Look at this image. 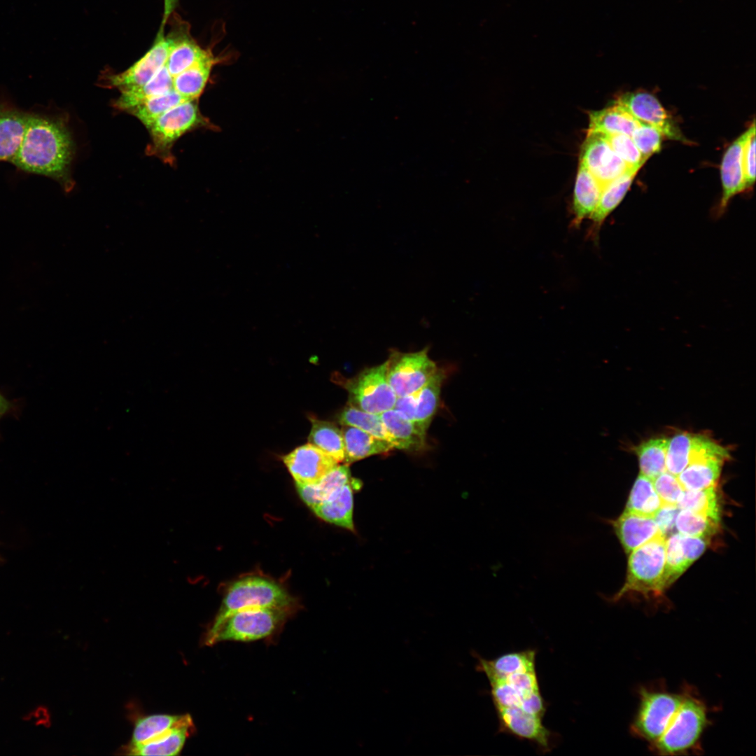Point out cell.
Returning <instances> with one entry per match:
<instances>
[{
  "label": "cell",
  "mask_w": 756,
  "mask_h": 756,
  "mask_svg": "<svg viewBox=\"0 0 756 756\" xmlns=\"http://www.w3.org/2000/svg\"><path fill=\"white\" fill-rule=\"evenodd\" d=\"M75 144L66 118L45 107L27 111L22 140L12 161L22 173L43 176L70 192Z\"/></svg>",
  "instance_id": "cell-1"
},
{
  "label": "cell",
  "mask_w": 756,
  "mask_h": 756,
  "mask_svg": "<svg viewBox=\"0 0 756 756\" xmlns=\"http://www.w3.org/2000/svg\"><path fill=\"white\" fill-rule=\"evenodd\" d=\"M682 699L669 718L660 738L650 750L660 755H688L699 752L701 736L710 724L708 709L696 690L682 689Z\"/></svg>",
  "instance_id": "cell-2"
},
{
  "label": "cell",
  "mask_w": 756,
  "mask_h": 756,
  "mask_svg": "<svg viewBox=\"0 0 756 756\" xmlns=\"http://www.w3.org/2000/svg\"><path fill=\"white\" fill-rule=\"evenodd\" d=\"M483 673L489 682L496 714L519 713L544 718L547 703L540 692L536 661L510 672Z\"/></svg>",
  "instance_id": "cell-3"
},
{
  "label": "cell",
  "mask_w": 756,
  "mask_h": 756,
  "mask_svg": "<svg viewBox=\"0 0 756 756\" xmlns=\"http://www.w3.org/2000/svg\"><path fill=\"white\" fill-rule=\"evenodd\" d=\"M294 602L284 588L265 577H243L226 589L219 610L209 628L216 627L229 615L241 609L270 608L290 611Z\"/></svg>",
  "instance_id": "cell-4"
},
{
  "label": "cell",
  "mask_w": 756,
  "mask_h": 756,
  "mask_svg": "<svg viewBox=\"0 0 756 756\" xmlns=\"http://www.w3.org/2000/svg\"><path fill=\"white\" fill-rule=\"evenodd\" d=\"M629 554L626 581L610 601L617 602L630 594L660 596L666 559L664 536L659 534Z\"/></svg>",
  "instance_id": "cell-5"
},
{
  "label": "cell",
  "mask_w": 756,
  "mask_h": 756,
  "mask_svg": "<svg viewBox=\"0 0 756 756\" xmlns=\"http://www.w3.org/2000/svg\"><path fill=\"white\" fill-rule=\"evenodd\" d=\"M290 611L270 608L237 610L218 626L209 628L204 643L213 645L226 640L248 642L269 637L283 626Z\"/></svg>",
  "instance_id": "cell-6"
},
{
  "label": "cell",
  "mask_w": 756,
  "mask_h": 756,
  "mask_svg": "<svg viewBox=\"0 0 756 756\" xmlns=\"http://www.w3.org/2000/svg\"><path fill=\"white\" fill-rule=\"evenodd\" d=\"M682 690L671 692L661 685L638 689L639 704L631 722V733L649 746L662 736L666 724L682 699Z\"/></svg>",
  "instance_id": "cell-7"
},
{
  "label": "cell",
  "mask_w": 756,
  "mask_h": 756,
  "mask_svg": "<svg viewBox=\"0 0 756 756\" xmlns=\"http://www.w3.org/2000/svg\"><path fill=\"white\" fill-rule=\"evenodd\" d=\"M206 124L197 100L179 104L159 116L148 129L151 144L146 151L165 162H173L172 148L174 142L185 133Z\"/></svg>",
  "instance_id": "cell-8"
},
{
  "label": "cell",
  "mask_w": 756,
  "mask_h": 756,
  "mask_svg": "<svg viewBox=\"0 0 756 756\" xmlns=\"http://www.w3.org/2000/svg\"><path fill=\"white\" fill-rule=\"evenodd\" d=\"M343 386L348 392V404L363 411L380 415L393 409L397 396L387 379L386 361L365 369Z\"/></svg>",
  "instance_id": "cell-9"
},
{
  "label": "cell",
  "mask_w": 756,
  "mask_h": 756,
  "mask_svg": "<svg viewBox=\"0 0 756 756\" xmlns=\"http://www.w3.org/2000/svg\"><path fill=\"white\" fill-rule=\"evenodd\" d=\"M428 348L410 353L392 351L386 361L388 382L397 398L419 391L438 369Z\"/></svg>",
  "instance_id": "cell-10"
},
{
  "label": "cell",
  "mask_w": 756,
  "mask_h": 756,
  "mask_svg": "<svg viewBox=\"0 0 756 756\" xmlns=\"http://www.w3.org/2000/svg\"><path fill=\"white\" fill-rule=\"evenodd\" d=\"M169 48L167 35L164 29H160L153 46L144 55L122 72L106 74L102 83L120 90L146 84L164 64Z\"/></svg>",
  "instance_id": "cell-11"
},
{
  "label": "cell",
  "mask_w": 756,
  "mask_h": 756,
  "mask_svg": "<svg viewBox=\"0 0 756 756\" xmlns=\"http://www.w3.org/2000/svg\"><path fill=\"white\" fill-rule=\"evenodd\" d=\"M582 164L597 180L602 189L630 169L615 153L603 134L587 132L580 155Z\"/></svg>",
  "instance_id": "cell-12"
},
{
  "label": "cell",
  "mask_w": 756,
  "mask_h": 756,
  "mask_svg": "<svg viewBox=\"0 0 756 756\" xmlns=\"http://www.w3.org/2000/svg\"><path fill=\"white\" fill-rule=\"evenodd\" d=\"M640 122L657 129L667 138L686 142L676 124L668 115L659 100L647 92H628L614 102Z\"/></svg>",
  "instance_id": "cell-13"
},
{
  "label": "cell",
  "mask_w": 756,
  "mask_h": 756,
  "mask_svg": "<svg viewBox=\"0 0 756 756\" xmlns=\"http://www.w3.org/2000/svg\"><path fill=\"white\" fill-rule=\"evenodd\" d=\"M295 484L318 482L339 463L311 443L300 446L282 458Z\"/></svg>",
  "instance_id": "cell-14"
},
{
  "label": "cell",
  "mask_w": 756,
  "mask_h": 756,
  "mask_svg": "<svg viewBox=\"0 0 756 756\" xmlns=\"http://www.w3.org/2000/svg\"><path fill=\"white\" fill-rule=\"evenodd\" d=\"M194 729L191 716L182 715L178 722L173 727L144 743H129L122 747V751L130 755H177Z\"/></svg>",
  "instance_id": "cell-15"
},
{
  "label": "cell",
  "mask_w": 756,
  "mask_h": 756,
  "mask_svg": "<svg viewBox=\"0 0 756 756\" xmlns=\"http://www.w3.org/2000/svg\"><path fill=\"white\" fill-rule=\"evenodd\" d=\"M754 130L755 120L751 126L729 146L724 155L720 169L722 185V197L720 201L722 210L734 195L746 188L743 154L746 143Z\"/></svg>",
  "instance_id": "cell-16"
},
{
  "label": "cell",
  "mask_w": 756,
  "mask_h": 756,
  "mask_svg": "<svg viewBox=\"0 0 756 756\" xmlns=\"http://www.w3.org/2000/svg\"><path fill=\"white\" fill-rule=\"evenodd\" d=\"M27 111L0 99V162L11 163L24 135Z\"/></svg>",
  "instance_id": "cell-17"
},
{
  "label": "cell",
  "mask_w": 756,
  "mask_h": 756,
  "mask_svg": "<svg viewBox=\"0 0 756 756\" xmlns=\"http://www.w3.org/2000/svg\"><path fill=\"white\" fill-rule=\"evenodd\" d=\"M609 522L612 525L626 554H629L659 534H662L654 518L643 517L626 510L617 519L609 521Z\"/></svg>",
  "instance_id": "cell-18"
},
{
  "label": "cell",
  "mask_w": 756,
  "mask_h": 756,
  "mask_svg": "<svg viewBox=\"0 0 756 756\" xmlns=\"http://www.w3.org/2000/svg\"><path fill=\"white\" fill-rule=\"evenodd\" d=\"M380 417L393 448L408 451L426 448V432L399 412L391 409L381 414Z\"/></svg>",
  "instance_id": "cell-19"
},
{
  "label": "cell",
  "mask_w": 756,
  "mask_h": 756,
  "mask_svg": "<svg viewBox=\"0 0 756 756\" xmlns=\"http://www.w3.org/2000/svg\"><path fill=\"white\" fill-rule=\"evenodd\" d=\"M353 483L354 479L314 507V514L325 522L354 531Z\"/></svg>",
  "instance_id": "cell-20"
},
{
  "label": "cell",
  "mask_w": 756,
  "mask_h": 756,
  "mask_svg": "<svg viewBox=\"0 0 756 756\" xmlns=\"http://www.w3.org/2000/svg\"><path fill=\"white\" fill-rule=\"evenodd\" d=\"M602 187L593 175L579 163L574 186L572 225L578 227L596 209Z\"/></svg>",
  "instance_id": "cell-21"
},
{
  "label": "cell",
  "mask_w": 756,
  "mask_h": 756,
  "mask_svg": "<svg viewBox=\"0 0 756 756\" xmlns=\"http://www.w3.org/2000/svg\"><path fill=\"white\" fill-rule=\"evenodd\" d=\"M345 464L368 456L387 453L393 446L387 440L379 439L356 427L342 426Z\"/></svg>",
  "instance_id": "cell-22"
},
{
  "label": "cell",
  "mask_w": 756,
  "mask_h": 756,
  "mask_svg": "<svg viewBox=\"0 0 756 756\" xmlns=\"http://www.w3.org/2000/svg\"><path fill=\"white\" fill-rule=\"evenodd\" d=\"M223 59L213 52L173 78V90L189 100H197L204 90L213 67Z\"/></svg>",
  "instance_id": "cell-23"
},
{
  "label": "cell",
  "mask_w": 756,
  "mask_h": 756,
  "mask_svg": "<svg viewBox=\"0 0 756 756\" xmlns=\"http://www.w3.org/2000/svg\"><path fill=\"white\" fill-rule=\"evenodd\" d=\"M352 479L347 464H338L316 483L295 485L301 499L312 510Z\"/></svg>",
  "instance_id": "cell-24"
},
{
  "label": "cell",
  "mask_w": 756,
  "mask_h": 756,
  "mask_svg": "<svg viewBox=\"0 0 756 756\" xmlns=\"http://www.w3.org/2000/svg\"><path fill=\"white\" fill-rule=\"evenodd\" d=\"M172 79L164 63L146 84L120 90V95L115 101L114 106L127 111L148 99L165 94L173 90Z\"/></svg>",
  "instance_id": "cell-25"
},
{
  "label": "cell",
  "mask_w": 756,
  "mask_h": 756,
  "mask_svg": "<svg viewBox=\"0 0 756 756\" xmlns=\"http://www.w3.org/2000/svg\"><path fill=\"white\" fill-rule=\"evenodd\" d=\"M587 132L631 135L640 122L616 104L589 113Z\"/></svg>",
  "instance_id": "cell-26"
},
{
  "label": "cell",
  "mask_w": 756,
  "mask_h": 756,
  "mask_svg": "<svg viewBox=\"0 0 756 756\" xmlns=\"http://www.w3.org/2000/svg\"><path fill=\"white\" fill-rule=\"evenodd\" d=\"M638 170L629 169L602 189L598 204L590 216L593 231L600 228L607 216L622 202Z\"/></svg>",
  "instance_id": "cell-27"
},
{
  "label": "cell",
  "mask_w": 756,
  "mask_h": 756,
  "mask_svg": "<svg viewBox=\"0 0 756 756\" xmlns=\"http://www.w3.org/2000/svg\"><path fill=\"white\" fill-rule=\"evenodd\" d=\"M724 460L706 458L691 463L677 475L685 490H699L715 486Z\"/></svg>",
  "instance_id": "cell-28"
},
{
  "label": "cell",
  "mask_w": 756,
  "mask_h": 756,
  "mask_svg": "<svg viewBox=\"0 0 756 756\" xmlns=\"http://www.w3.org/2000/svg\"><path fill=\"white\" fill-rule=\"evenodd\" d=\"M444 377V371L438 369L429 381L419 391L414 424L425 432L438 410Z\"/></svg>",
  "instance_id": "cell-29"
},
{
  "label": "cell",
  "mask_w": 756,
  "mask_h": 756,
  "mask_svg": "<svg viewBox=\"0 0 756 756\" xmlns=\"http://www.w3.org/2000/svg\"><path fill=\"white\" fill-rule=\"evenodd\" d=\"M312 428L308 437L309 443L333 458L338 463L344 460V445L342 433L335 424L311 419Z\"/></svg>",
  "instance_id": "cell-30"
},
{
  "label": "cell",
  "mask_w": 756,
  "mask_h": 756,
  "mask_svg": "<svg viewBox=\"0 0 756 756\" xmlns=\"http://www.w3.org/2000/svg\"><path fill=\"white\" fill-rule=\"evenodd\" d=\"M662 507V503L654 487L653 480L640 473L631 491L625 510L653 518Z\"/></svg>",
  "instance_id": "cell-31"
},
{
  "label": "cell",
  "mask_w": 756,
  "mask_h": 756,
  "mask_svg": "<svg viewBox=\"0 0 756 756\" xmlns=\"http://www.w3.org/2000/svg\"><path fill=\"white\" fill-rule=\"evenodd\" d=\"M669 439L652 438L634 448L638 456L640 474L654 479L666 471V456Z\"/></svg>",
  "instance_id": "cell-32"
},
{
  "label": "cell",
  "mask_w": 756,
  "mask_h": 756,
  "mask_svg": "<svg viewBox=\"0 0 756 756\" xmlns=\"http://www.w3.org/2000/svg\"><path fill=\"white\" fill-rule=\"evenodd\" d=\"M172 90L165 94L148 99L126 112L135 116L148 130L154 121L172 107L188 101Z\"/></svg>",
  "instance_id": "cell-33"
},
{
  "label": "cell",
  "mask_w": 756,
  "mask_h": 756,
  "mask_svg": "<svg viewBox=\"0 0 756 756\" xmlns=\"http://www.w3.org/2000/svg\"><path fill=\"white\" fill-rule=\"evenodd\" d=\"M337 420L342 426L356 427L375 438L389 442L388 435L379 414L363 411L347 403L337 416Z\"/></svg>",
  "instance_id": "cell-34"
},
{
  "label": "cell",
  "mask_w": 756,
  "mask_h": 756,
  "mask_svg": "<svg viewBox=\"0 0 756 756\" xmlns=\"http://www.w3.org/2000/svg\"><path fill=\"white\" fill-rule=\"evenodd\" d=\"M677 507L704 514L720 522V508L715 486L685 490L677 503Z\"/></svg>",
  "instance_id": "cell-35"
},
{
  "label": "cell",
  "mask_w": 756,
  "mask_h": 756,
  "mask_svg": "<svg viewBox=\"0 0 756 756\" xmlns=\"http://www.w3.org/2000/svg\"><path fill=\"white\" fill-rule=\"evenodd\" d=\"M680 542V533L671 536L666 540V559L661 589L668 588L690 566Z\"/></svg>",
  "instance_id": "cell-36"
},
{
  "label": "cell",
  "mask_w": 756,
  "mask_h": 756,
  "mask_svg": "<svg viewBox=\"0 0 756 756\" xmlns=\"http://www.w3.org/2000/svg\"><path fill=\"white\" fill-rule=\"evenodd\" d=\"M181 715L156 714L139 718L130 743H142L160 735L176 725Z\"/></svg>",
  "instance_id": "cell-37"
},
{
  "label": "cell",
  "mask_w": 756,
  "mask_h": 756,
  "mask_svg": "<svg viewBox=\"0 0 756 756\" xmlns=\"http://www.w3.org/2000/svg\"><path fill=\"white\" fill-rule=\"evenodd\" d=\"M675 526L682 535L707 538L717 532L719 522L701 513L681 510L676 515Z\"/></svg>",
  "instance_id": "cell-38"
},
{
  "label": "cell",
  "mask_w": 756,
  "mask_h": 756,
  "mask_svg": "<svg viewBox=\"0 0 756 756\" xmlns=\"http://www.w3.org/2000/svg\"><path fill=\"white\" fill-rule=\"evenodd\" d=\"M693 435L678 433L669 439L666 456V470L677 476L689 464Z\"/></svg>",
  "instance_id": "cell-39"
},
{
  "label": "cell",
  "mask_w": 756,
  "mask_h": 756,
  "mask_svg": "<svg viewBox=\"0 0 756 756\" xmlns=\"http://www.w3.org/2000/svg\"><path fill=\"white\" fill-rule=\"evenodd\" d=\"M603 134L615 153L630 169H640L646 162L630 136Z\"/></svg>",
  "instance_id": "cell-40"
},
{
  "label": "cell",
  "mask_w": 756,
  "mask_h": 756,
  "mask_svg": "<svg viewBox=\"0 0 756 756\" xmlns=\"http://www.w3.org/2000/svg\"><path fill=\"white\" fill-rule=\"evenodd\" d=\"M664 135L657 129L640 122L631 135L635 145L644 158L659 151Z\"/></svg>",
  "instance_id": "cell-41"
},
{
  "label": "cell",
  "mask_w": 756,
  "mask_h": 756,
  "mask_svg": "<svg viewBox=\"0 0 756 756\" xmlns=\"http://www.w3.org/2000/svg\"><path fill=\"white\" fill-rule=\"evenodd\" d=\"M654 487L659 496L662 506H676L685 489L677 476L667 470L653 479Z\"/></svg>",
  "instance_id": "cell-42"
},
{
  "label": "cell",
  "mask_w": 756,
  "mask_h": 756,
  "mask_svg": "<svg viewBox=\"0 0 756 756\" xmlns=\"http://www.w3.org/2000/svg\"><path fill=\"white\" fill-rule=\"evenodd\" d=\"M743 172L746 188L755 181V130L748 137L743 154Z\"/></svg>",
  "instance_id": "cell-43"
},
{
  "label": "cell",
  "mask_w": 756,
  "mask_h": 756,
  "mask_svg": "<svg viewBox=\"0 0 756 756\" xmlns=\"http://www.w3.org/2000/svg\"><path fill=\"white\" fill-rule=\"evenodd\" d=\"M680 542L688 561L692 564L705 551L707 546L706 538L685 536L680 533Z\"/></svg>",
  "instance_id": "cell-44"
},
{
  "label": "cell",
  "mask_w": 756,
  "mask_h": 756,
  "mask_svg": "<svg viewBox=\"0 0 756 756\" xmlns=\"http://www.w3.org/2000/svg\"><path fill=\"white\" fill-rule=\"evenodd\" d=\"M677 509L676 506H662L653 517L664 536L674 526Z\"/></svg>",
  "instance_id": "cell-45"
},
{
  "label": "cell",
  "mask_w": 756,
  "mask_h": 756,
  "mask_svg": "<svg viewBox=\"0 0 756 756\" xmlns=\"http://www.w3.org/2000/svg\"><path fill=\"white\" fill-rule=\"evenodd\" d=\"M419 391L396 398L393 409L414 423Z\"/></svg>",
  "instance_id": "cell-46"
},
{
  "label": "cell",
  "mask_w": 756,
  "mask_h": 756,
  "mask_svg": "<svg viewBox=\"0 0 756 756\" xmlns=\"http://www.w3.org/2000/svg\"><path fill=\"white\" fill-rule=\"evenodd\" d=\"M178 0H164V10L161 27H164L169 18L173 14Z\"/></svg>",
  "instance_id": "cell-47"
},
{
  "label": "cell",
  "mask_w": 756,
  "mask_h": 756,
  "mask_svg": "<svg viewBox=\"0 0 756 756\" xmlns=\"http://www.w3.org/2000/svg\"><path fill=\"white\" fill-rule=\"evenodd\" d=\"M10 402L0 394V418L10 409Z\"/></svg>",
  "instance_id": "cell-48"
}]
</instances>
